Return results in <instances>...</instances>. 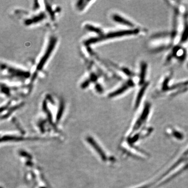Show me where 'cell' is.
<instances>
[{
	"instance_id": "6da1fadb",
	"label": "cell",
	"mask_w": 188,
	"mask_h": 188,
	"mask_svg": "<svg viewBox=\"0 0 188 188\" xmlns=\"http://www.w3.org/2000/svg\"><path fill=\"white\" fill-rule=\"evenodd\" d=\"M133 31H116V32H112L106 35L105 36H102L100 37L93 38L87 41V43H94L96 42L97 41H99L102 40L109 39L111 38L116 37H120V36H125V35H129L133 34L135 33Z\"/></svg>"
},
{
	"instance_id": "7a4b0ae2",
	"label": "cell",
	"mask_w": 188,
	"mask_h": 188,
	"mask_svg": "<svg viewBox=\"0 0 188 188\" xmlns=\"http://www.w3.org/2000/svg\"><path fill=\"white\" fill-rule=\"evenodd\" d=\"M56 42V41L55 39H53L51 40V42H50V43H49L48 47L47 48V51L45 53V55L42 58L41 61H40L39 63V65H38V69H41V68H43L42 66L44 65L46 61H47V60L48 59V57H49V55L52 52L54 46H55Z\"/></svg>"
},
{
	"instance_id": "3957f363",
	"label": "cell",
	"mask_w": 188,
	"mask_h": 188,
	"mask_svg": "<svg viewBox=\"0 0 188 188\" xmlns=\"http://www.w3.org/2000/svg\"><path fill=\"white\" fill-rule=\"evenodd\" d=\"M88 140H89V142H90V144L92 146H93L94 149L97 150V152L99 154V155L101 156V158H102V160H105V158H106L105 155H104V152H103L102 150L99 147V146L97 145V143H95V142L94 141L93 139H91V138H90V139H88Z\"/></svg>"
}]
</instances>
